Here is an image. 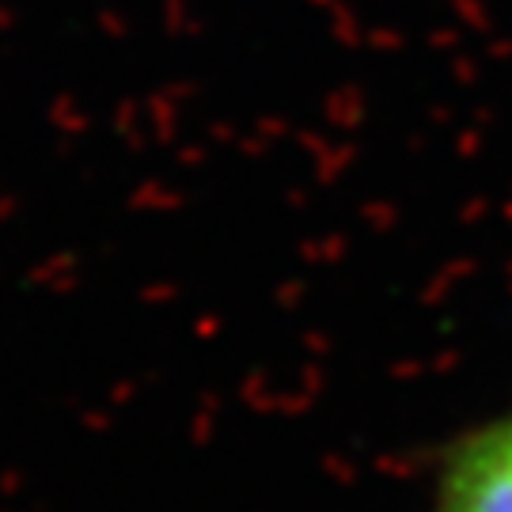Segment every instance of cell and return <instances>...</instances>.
<instances>
[{"label": "cell", "instance_id": "1", "mask_svg": "<svg viewBox=\"0 0 512 512\" xmlns=\"http://www.w3.org/2000/svg\"><path fill=\"white\" fill-rule=\"evenodd\" d=\"M437 512H512V414L482 425L452 452Z\"/></svg>", "mask_w": 512, "mask_h": 512}]
</instances>
